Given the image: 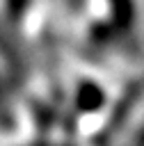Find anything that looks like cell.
Segmentation results:
<instances>
[{
  "instance_id": "6da1fadb",
  "label": "cell",
  "mask_w": 144,
  "mask_h": 146,
  "mask_svg": "<svg viewBox=\"0 0 144 146\" xmlns=\"http://www.w3.org/2000/svg\"><path fill=\"white\" fill-rule=\"evenodd\" d=\"M137 25V0H87L85 34L94 46H112Z\"/></svg>"
},
{
  "instance_id": "7a4b0ae2",
  "label": "cell",
  "mask_w": 144,
  "mask_h": 146,
  "mask_svg": "<svg viewBox=\"0 0 144 146\" xmlns=\"http://www.w3.org/2000/svg\"><path fill=\"white\" fill-rule=\"evenodd\" d=\"M37 0H0V14L7 23L16 25L23 18H27V14L34 9Z\"/></svg>"
}]
</instances>
